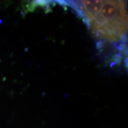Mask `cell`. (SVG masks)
<instances>
[{
	"label": "cell",
	"instance_id": "obj_1",
	"mask_svg": "<svg viewBox=\"0 0 128 128\" xmlns=\"http://www.w3.org/2000/svg\"><path fill=\"white\" fill-rule=\"evenodd\" d=\"M71 7L97 38L109 41L125 39L128 30L126 1H72Z\"/></svg>",
	"mask_w": 128,
	"mask_h": 128
}]
</instances>
